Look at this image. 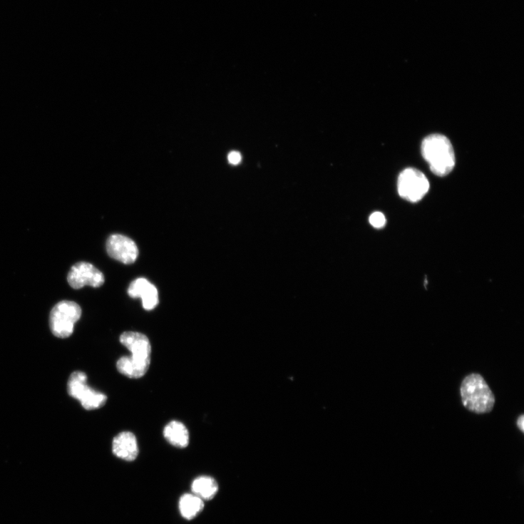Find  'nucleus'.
I'll return each instance as SVG.
<instances>
[{
  "label": "nucleus",
  "mask_w": 524,
  "mask_h": 524,
  "mask_svg": "<svg viewBox=\"0 0 524 524\" xmlns=\"http://www.w3.org/2000/svg\"><path fill=\"white\" fill-rule=\"evenodd\" d=\"M67 281L74 289H81L86 286L93 288L101 287L105 281L103 273L88 262L75 264L68 274Z\"/></svg>",
  "instance_id": "6"
},
{
  "label": "nucleus",
  "mask_w": 524,
  "mask_h": 524,
  "mask_svg": "<svg viewBox=\"0 0 524 524\" xmlns=\"http://www.w3.org/2000/svg\"><path fill=\"white\" fill-rule=\"evenodd\" d=\"M120 341L131 353L130 356L151 361L152 346L145 334L133 332H124L120 336Z\"/></svg>",
  "instance_id": "8"
},
{
  "label": "nucleus",
  "mask_w": 524,
  "mask_h": 524,
  "mask_svg": "<svg viewBox=\"0 0 524 524\" xmlns=\"http://www.w3.org/2000/svg\"><path fill=\"white\" fill-rule=\"evenodd\" d=\"M113 451L120 459L135 461L138 456V446L134 434L128 431L119 433L113 440Z\"/></svg>",
  "instance_id": "10"
},
{
  "label": "nucleus",
  "mask_w": 524,
  "mask_h": 524,
  "mask_svg": "<svg viewBox=\"0 0 524 524\" xmlns=\"http://www.w3.org/2000/svg\"><path fill=\"white\" fill-rule=\"evenodd\" d=\"M151 361L135 359L132 356H124L117 362V369L123 375L138 379L144 376L148 372Z\"/></svg>",
  "instance_id": "11"
},
{
  "label": "nucleus",
  "mask_w": 524,
  "mask_h": 524,
  "mask_svg": "<svg viewBox=\"0 0 524 524\" xmlns=\"http://www.w3.org/2000/svg\"><path fill=\"white\" fill-rule=\"evenodd\" d=\"M132 298L141 297L145 309L152 310L158 304V292L156 287L145 278H138L133 282L128 290Z\"/></svg>",
  "instance_id": "9"
},
{
  "label": "nucleus",
  "mask_w": 524,
  "mask_h": 524,
  "mask_svg": "<svg viewBox=\"0 0 524 524\" xmlns=\"http://www.w3.org/2000/svg\"><path fill=\"white\" fill-rule=\"evenodd\" d=\"M517 426L521 432L524 431V416L523 415H520L518 417V421H517Z\"/></svg>",
  "instance_id": "17"
},
{
  "label": "nucleus",
  "mask_w": 524,
  "mask_h": 524,
  "mask_svg": "<svg viewBox=\"0 0 524 524\" xmlns=\"http://www.w3.org/2000/svg\"><path fill=\"white\" fill-rule=\"evenodd\" d=\"M462 402L469 411L476 413L490 412L495 398L485 379L478 374H471L463 381L461 388Z\"/></svg>",
  "instance_id": "2"
},
{
  "label": "nucleus",
  "mask_w": 524,
  "mask_h": 524,
  "mask_svg": "<svg viewBox=\"0 0 524 524\" xmlns=\"http://www.w3.org/2000/svg\"><path fill=\"white\" fill-rule=\"evenodd\" d=\"M369 222L374 227L380 229L386 226V218L381 212H374L371 215Z\"/></svg>",
  "instance_id": "15"
},
{
  "label": "nucleus",
  "mask_w": 524,
  "mask_h": 524,
  "mask_svg": "<svg viewBox=\"0 0 524 524\" xmlns=\"http://www.w3.org/2000/svg\"><path fill=\"white\" fill-rule=\"evenodd\" d=\"M422 155L431 171L438 177L449 174L456 166V154L449 139L441 134L426 137L422 144Z\"/></svg>",
  "instance_id": "1"
},
{
  "label": "nucleus",
  "mask_w": 524,
  "mask_h": 524,
  "mask_svg": "<svg viewBox=\"0 0 524 524\" xmlns=\"http://www.w3.org/2000/svg\"><path fill=\"white\" fill-rule=\"evenodd\" d=\"M192 490L195 495L202 500H211L217 494L219 485L212 477L200 476L193 481Z\"/></svg>",
  "instance_id": "13"
},
{
  "label": "nucleus",
  "mask_w": 524,
  "mask_h": 524,
  "mask_svg": "<svg viewBox=\"0 0 524 524\" xmlns=\"http://www.w3.org/2000/svg\"><path fill=\"white\" fill-rule=\"evenodd\" d=\"M241 155L237 152H232L228 156L229 162L232 165H237L241 161Z\"/></svg>",
  "instance_id": "16"
},
{
  "label": "nucleus",
  "mask_w": 524,
  "mask_h": 524,
  "mask_svg": "<svg viewBox=\"0 0 524 524\" xmlns=\"http://www.w3.org/2000/svg\"><path fill=\"white\" fill-rule=\"evenodd\" d=\"M67 391L70 396L79 401L82 406L88 411L100 409L108 401L106 395L88 386V376L83 371H75L70 375Z\"/></svg>",
  "instance_id": "4"
},
{
  "label": "nucleus",
  "mask_w": 524,
  "mask_h": 524,
  "mask_svg": "<svg viewBox=\"0 0 524 524\" xmlns=\"http://www.w3.org/2000/svg\"><path fill=\"white\" fill-rule=\"evenodd\" d=\"M203 508V500L194 494L185 495L180 499V510L185 519L195 518L202 511Z\"/></svg>",
  "instance_id": "14"
},
{
  "label": "nucleus",
  "mask_w": 524,
  "mask_h": 524,
  "mask_svg": "<svg viewBox=\"0 0 524 524\" xmlns=\"http://www.w3.org/2000/svg\"><path fill=\"white\" fill-rule=\"evenodd\" d=\"M107 250L111 257L125 264L135 262L138 250L135 242L122 235H113L107 241Z\"/></svg>",
  "instance_id": "7"
},
{
  "label": "nucleus",
  "mask_w": 524,
  "mask_h": 524,
  "mask_svg": "<svg viewBox=\"0 0 524 524\" xmlns=\"http://www.w3.org/2000/svg\"><path fill=\"white\" fill-rule=\"evenodd\" d=\"M430 183L425 174L415 168H406L398 180L399 195L411 202L421 200L428 192Z\"/></svg>",
  "instance_id": "5"
},
{
  "label": "nucleus",
  "mask_w": 524,
  "mask_h": 524,
  "mask_svg": "<svg viewBox=\"0 0 524 524\" xmlns=\"http://www.w3.org/2000/svg\"><path fill=\"white\" fill-rule=\"evenodd\" d=\"M81 307L76 302L62 301L56 304L50 314V328L52 334L61 339L73 334L75 324L80 320Z\"/></svg>",
  "instance_id": "3"
},
{
  "label": "nucleus",
  "mask_w": 524,
  "mask_h": 524,
  "mask_svg": "<svg viewBox=\"0 0 524 524\" xmlns=\"http://www.w3.org/2000/svg\"><path fill=\"white\" fill-rule=\"evenodd\" d=\"M163 435L166 441L175 447L186 448L190 441V435L186 426L180 422L172 421L164 428Z\"/></svg>",
  "instance_id": "12"
}]
</instances>
